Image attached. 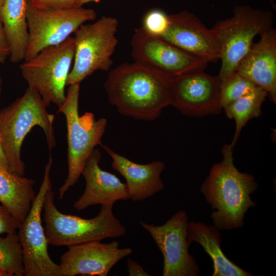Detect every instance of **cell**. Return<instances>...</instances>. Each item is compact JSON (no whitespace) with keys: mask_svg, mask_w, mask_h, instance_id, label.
Listing matches in <instances>:
<instances>
[{"mask_svg":"<svg viewBox=\"0 0 276 276\" xmlns=\"http://www.w3.org/2000/svg\"><path fill=\"white\" fill-rule=\"evenodd\" d=\"M171 77L135 62L110 71L104 83L109 103L125 116L151 121L170 105Z\"/></svg>","mask_w":276,"mask_h":276,"instance_id":"1","label":"cell"},{"mask_svg":"<svg viewBox=\"0 0 276 276\" xmlns=\"http://www.w3.org/2000/svg\"><path fill=\"white\" fill-rule=\"evenodd\" d=\"M233 148L225 144L222 159L215 164L202 183L200 192L211 205L214 225L219 230L242 227L247 210L256 205L250 197L258 187L254 177L239 171L235 166Z\"/></svg>","mask_w":276,"mask_h":276,"instance_id":"2","label":"cell"},{"mask_svg":"<svg viewBox=\"0 0 276 276\" xmlns=\"http://www.w3.org/2000/svg\"><path fill=\"white\" fill-rule=\"evenodd\" d=\"M47 107L40 95L28 87L22 96L0 110V139L12 173L20 176L25 174L21 148L33 127L39 126L43 130L50 151L56 146L55 117Z\"/></svg>","mask_w":276,"mask_h":276,"instance_id":"3","label":"cell"},{"mask_svg":"<svg viewBox=\"0 0 276 276\" xmlns=\"http://www.w3.org/2000/svg\"><path fill=\"white\" fill-rule=\"evenodd\" d=\"M52 187L47 191L43 210L45 233L49 244L69 246L124 236L125 227L112 212L113 204H101L99 213L91 219L65 214L54 203Z\"/></svg>","mask_w":276,"mask_h":276,"instance_id":"4","label":"cell"},{"mask_svg":"<svg viewBox=\"0 0 276 276\" xmlns=\"http://www.w3.org/2000/svg\"><path fill=\"white\" fill-rule=\"evenodd\" d=\"M80 84L69 85L64 103L57 112L63 113L66 119L67 140V178L59 189V198L78 180L88 156L98 145H101L107 121L105 118L96 120L93 113L86 112L80 116L78 103Z\"/></svg>","mask_w":276,"mask_h":276,"instance_id":"5","label":"cell"},{"mask_svg":"<svg viewBox=\"0 0 276 276\" xmlns=\"http://www.w3.org/2000/svg\"><path fill=\"white\" fill-rule=\"evenodd\" d=\"M273 22L271 11L239 5L234 8L231 17L215 23L212 29L220 47L221 65L218 76L221 80L235 72L255 37L272 28Z\"/></svg>","mask_w":276,"mask_h":276,"instance_id":"6","label":"cell"},{"mask_svg":"<svg viewBox=\"0 0 276 276\" xmlns=\"http://www.w3.org/2000/svg\"><path fill=\"white\" fill-rule=\"evenodd\" d=\"M75 52L74 37L42 50L19 66L28 87L37 91L46 106L60 107L65 101V87Z\"/></svg>","mask_w":276,"mask_h":276,"instance_id":"7","label":"cell"},{"mask_svg":"<svg viewBox=\"0 0 276 276\" xmlns=\"http://www.w3.org/2000/svg\"><path fill=\"white\" fill-rule=\"evenodd\" d=\"M118 24L116 18L103 16L93 23L82 25L74 32V64L66 85L80 84L97 71L110 70L118 43Z\"/></svg>","mask_w":276,"mask_h":276,"instance_id":"8","label":"cell"},{"mask_svg":"<svg viewBox=\"0 0 276 276\" xmlns=\"http://www.w3.org/2000/svg\"><path fill=\"white\" fill-rule=\"evenodd\" d=\"M52 164L50 153L39 190L28 214L18 228L26 276H60L59 264L55 263L49 254V244L41 218L45 196L52 185L50 177Z\"/></svg>","mask_w":276,"mask_h":276,"instance_id":"9","label":"cell"},{"mask_svg":"<svg viewBox=\"0 0 276 276\" xmlns=\"http://www.w3.org/2000/svg\"><path fill=\"white\" fill-rule=\"evenodd\" d=\"M97 17L94 9L82 7L65 10L39 9L28 3L27 20L29 42L25 60L43 49L61 43L80 26Z\"/></svg>","mask_w":276,"mask_h":276,"instance_id":"10","label":"cell"},{"mask_svg":"<svg viewBox=\"0 0 276 276\" xmlns=\"http://www.w3.org/2000/svg\"><path fill=\"white\" fill-rule=\"evenodd\" d=\"M134 62L171 77L204 71L208 62L148 33L141 27L131 40Z\"/></svg>","mask_w":276,"mask_h":276,"instance_id":"11","label":"cell"},{"mask_svg":"<svg viewBox=\"0 0 276 276\" xmlns=\"http://www.w3.org/2000/svg\"><path fill=\"white\" fill-rule=\"evenodd\" d=\"M188 222L185 211H178L160 225L140 221L163 256V276H197L200 274L195 259L189 252Z\"/></svg>","mask_w":276,"mask_h":276,"instance_id":"12","label":"cell"},{"mask_svg":"<svg viewBox=\"0 0 276 276\" xmlns=\"http://www.w3.org/2000/svg\"><path fill=\"white\" fill-rule=\"evenodd\" d=\"M221 80L200 72L171 77L169 83L170 105L189 117L202 118L219 114Z\"/></svg>","mask_w":276,"mask_h":276,"instance_id":"13","label":"cell"},{"mask_svg":"<svg viewBox=\"0 0 276 276\" xmlns=\"http://www.w3.org/2000/svg\"><path fill=\"white\" fill-rule=\"evenodd\" d=\"M100 241L67 246L68 250L60 257V276H106L119 261L133 251L130 247L120 248L117 241Z\"/></svg>","mask_w":276,"mask_h":276,"instance_id":"14","label":"cell"},{"mask_svg":"<svg viewBox=\"0 0 276 276\" xmlns=\"http://www.w3.org/2000/svg\"><path fill=\"white\" fill-rule=\"evenodd\" d=\"M159 37L208 63L220 59V47L213 29L186 10L169 15L168 27Z\"/></svg>","mask_w":276,"mask_h":276,"instance_id":"15","label":"cell"},{"mask_svg":"<svg viewBox=\"0 0 276 276\" xmlns=\"http://www.w3.org/2000/svg\"><path fill=\"white\" fill-rule=\"evenodd\" d=\"M101 159L100 151L95 148L85 162L81 174L85 180V189L74 203L78 211L130 199L126 184L114 174L102 170L99 166Z\"/></svg>","mask_w":276,"mask_h":276,"instance_id":"16","label":"cell"},{"mask_svg":"<svg viewBox=\"0 0 276 276\" xmlns=\"http://www.w3.org/2000/svg\"><path fill=\"white\" fill-rule=\"evenodd\" d=\"M238 63L236 72L264 89L276 102V30L273 27L260 35Z\"/></svg>","mask_w":276,"mask_h":276,"instance_id":"17","label":"cell"},{"mask_svg":"<svg viewBox=\"0 0 276 276\" xmlns=\"http://www.w3.org/2000/svg\"><path fill=\"white\" fill-rule=\"evenodd\" d=\"M112 158L111 166L126 179L130 199L144 200L164 188L160 175L165 164L160 160L147 164L133 162L116 153L106 146H102Z\"/></svg>","mask_w":276,"mask_h":276,"instance_id":"18","label":"cell"},{"mask_svg":"<svg viewBox=\"0 0 276 276\" xmlns=\"http://www.w3.org/2000/svg\"><path fill=\"white\" fill-rule=\"evenodd\" d=\"M187 239L189 244L195 242L210 256L213 263L212 276H251L250 273L230 261L221 248L222 236L215 225L189 221Z\"/></svg>","mask_w":276,"mask_h":276,"instance_id":"19","label":"cell"},{"mask_svg":"<svg viewBox=\"0 0 276 276\" xmlns=\"http://www.w3.org/2000/svg\"><path fill=\"white\" fill-rule=\"evenodd\" d=\"M28 0H5L0 8V16L10 49V61L25 60L29 42L27 20Z\"/></svg>","mask_w":276,"mask_h":276,"instance_id":"20","label":"cell"},{"mask_svg":"<svg viewBox=\"0 0 276 276\" xmlns=\"http://www.w3.org/2000/svg\"><path fill=\"white\" fill-rule=\"evenodd\" d=\"M35 181L0 168V202L19 222L28 214L36 196Z\"/></svg>","mask_w":276,"mask_h":276,"instance_id":"21","label":"cell"},{"mask_svg":"<svg viewBox=\"0 0 276 276\" xmlns=\"http://www.w3.org/2000/svg\"><path fill=\"white\" fill-rule=\"evenodd\" d=\"M268 93L257 86L251 92L231 103L224 109L226 116L235 122V131L230 144L234 148L243 128L250 120L262 114V106Z\"/></svg>","mask_w":276,"mask_h":276,"instance_id":"22","label":"cell"},{"mask_svg":"<svg viewBox=\"0 0 276 276\" xmlns=\"http://www.w3.org/2000/svg\"><path fill=\"white\" fill-rule=\"evenodd\" d=\"M21 246L16 232L0 236V276H24Z\"/></svg>","mask_w":276,"mask_h":276,"instance_id":"23","label":"cell"},{"mask_svg":"<svg viewBox=\"0 0 276 276\" xmlns=\"http://www.w3.org/2000/svg\"><path fill=\"white\" fill-rule=\"evenodd\" d=\"M257 85L234 72L221 80L220 101L222 108L239 98L251 92Z\"/></svg>","mask_w":276,"mask_h":276,"instance_id":"24","label":"cell"},{"mask_svg":"<svg viewBox=\"0 0 276 276\" xmlns=\"http://www.w3.org/2000/svg\"><path fill=\"white\" fill-rule=\"evenodd\" d=\"M169 23V15L159 9L148 12L143 19L142 27L148 33L157 37L166 30Z\"/></svg>","mask_w":276,"mask_h":276,"instance_id":"25","label":"cell"},{"mask_svg":"<svg viewBox=\"0 0 276 276\" xmlns=\"http://www.w3.org/2000/svg\"><path fill=\"white\" fill-rule=\"evenodd\" d=\"M83 0H30L34 8L44 10H65L82 6Z\"/></svg>","mask_w":276,"mask_h":276,"instance_id":"26","label":"cell"},{"mask_svg":"<svg viewBox=\"0 0 276 276\" xmlns=\"http://www.w3.org/2000/svg\"><path fill=\"white\" fill-rule=\"evenodd\" d=\"M19 222L2 204L0 205V235L16 232Z\"/></svg>","mask_w":276,"mask_h":276,"instance_id":"27","label":"cell"},{"mask_svg":"<svg viewBox=\"0 0 276 276\" xmlns=\"http://www.w3.org/2000/svg\"><path fill=\"white\" fill-rule=\"evenodd\" d=\"M10 55L9 44L0 16V64L4 63Z\"/></svg>","mask_w":276,"mask_h":276,"instance_id":"28","label":"cell"},{"mask_svg":"<svg viewBox=\"0 0 276 276\" xmlns=\"http://www.w3.org/2000/svg\"><path fill=\"white\" fill-rule=\"evenodd\" d=\"M127 266L130 276H149L144 268L136 261L131 259L127 260Z\"/></svg>","mask_w":276,"mask_h":276,"instance_id":"29","label":"cell"},{"mask_svg":"<svg viewBox=\"0 0 276 276\" xmlns=\"http://www.w3.org/2000/svg\"><path fill=\"white\" fill-rule=\"evenodd\" d=\"M0 168L8 172H12L8 164L7 156L0 139Z\"/></svg>","mask_w":276,"mask_h":276,"instance_id":"30","label":"cell"},{"mask_svg":"<svg viewBox=\"0 0 276 276\" xmlns=\"http://www.w3.org/2000/svg\"><path fill=\"white\" fill-rule=\"evenodd\" d=\"M101 0H83L82 2L83 5L88 3H99Z\"/></svg>","mask_w":276,"mask_h":276,"instance_id":"31","label":"cell"},{"mask_svg":"<svg viewBox=\"0 0 276 276\" xmlns=\"http://www.w3.org/2000/svg\"><path fill=\"white\" fill-rule=\"evenodd\" d=\"M2 79L0 75V98L1 97V94H2Z\"/></svg>","mask_w":276,"mask_h":276,"instance_id":"32","label":"cell"},{"mask_svg":"<svg viewBox=\"0 0 276 276\" xmlns=\"http://www.w3.org/2000/svg\"><path fill=\"white\" fill-rule=\"evenodd\" d=\"M5 0H0V8L3 6L5 2Z\"/></svg>","mask_w":276,"mask_h":276,"instance_id":"33","label":"cell"},{"mask_svg":"<svg viewBox=\"0 0 276 276\" xmlns=\"http://www.w3.org/2000/svg\"><path fill=\"white\" fill-rule=\"evenodd\" d=\"M269 1H270L272 2V1H273L274 0H269Z\"/></svg>","mask_w":276,"mask_h":276,"instance_id":"34","label":"cell"},{"mask_svg":"<svg viewBox=\"0 0 276 276\" xmlns=\"http://www.w3.org/2000/svg\"><path fill=\"white\" fill-rule=\"evenodd\" d=\"M28 1H29L30 0H28Z\"/></svg>","mask_w":276,"mask_h":276,"instance_id":"35","label":"cell"}]
</instances>
